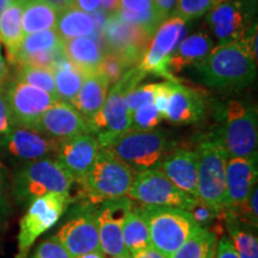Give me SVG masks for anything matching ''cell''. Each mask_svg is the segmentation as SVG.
<instances>
[{
  "label": "cell",
  "mask_w": 258,
  "mask_h": 258,
  "mask_svg": "<svg viewBox=\"0 0 258 258\" xmlns=\"http://www.w3.org/2000/svg\"><path fill=\"white\" fill-rule=\"evenodd\" d=\"M32 129L55 140L92 134L91 125L70 103L57 101L42 114Z\"/></svg>",
  "instance_id": "cell-18"
},
{
  "label": "cell",
  "mask_w": 258,
  "mask_h": 258,
  "mask_svg": "<svg viewBox=\"0 0 258 258\" xmlns=\"http://www.w3.org/2000/svg\"><path fill=\"white\" fill-rule=\"evenodd\" d=\"M54 80L57 99L72 104L83 84L84 73L64 59L54 69Z\"/></svg>",
  "instance_id": "cell-32"
},
{
  "label": "cell",
  "mask_w": 258,
  "mask_h": 258,
  "mask_svg": "<svg viewBox=\"0 0 258 258\" xmlns=\"http://www.w3.org/2000/svg\"><path fill=\"white\" fill-rule=\"evenodd\" d=\"M9 78V70L8 66H6L5 61L3 60L2 53H0V90L4 88L6 84V80Z\"/></svg>",
  "instance_id": "cell-53"
},
{
  "label": "cell",
  "mask_w": 258,
  "mask_h": 258,
  "mask_svg": "<svg viewBox=\"0 0 258 258\" xmlns=\"http://www.w3.org/2000/svg\"><path fill=\"white\" fill-rule=\"evenodd\" d=\"M167 144L166 133L163 129H129L112 138L103 148L110 151L134 172H139L159 166L166 154Z\"/></svg>",
  "instance_id": "cell-7"
},
{
  "label": "cell",
  "mask_w": 258,
  "mask_h": 258,
  "mask_svg": "<svg viewBox=\"0 0 258 258\" xmlns=\"http://www.w3.org/2000/svg\"><path fill=\"white\" fill-rule=\"evenodd\" d=\"M57 146L59 140L22 125H16L0 144V148H3L8 156L24 163L49 158L50 154H55Z\"/></svg>",
  "instance_id": "cell-19"
},
{
  "label": "cell",
  "mask_w": 258,
  "mask_h": 258,
  "mask_svg": "<svg viewBox=\"0 0 258 258\" xmlns=\"http://www.w3.org/2000/svg\"><path fill=\"white\" fill-rule=\"evenodd\" d=\"M15 0H0V14H2L4 10L8 8L9 5H11Z\"/></svg>",
  "instance_id": "cell-54"
},
{
  "label": "cell",
  "mask_w": 258,
  "mask_h": 258,
  "mask_svg": "<svg viewBox=\"0 0 258 258\" xmlns=\"http://www.w3.org/2000/svg\"><path fill=\"white\" fill-rule=\"evenodd\" d=\"M132 258H166L163 253L154 249L153 246L145 247V249L138 251L132 254Z\"/></svg>",
  "instance_id": "cell-50"
},
{
  "label": "cell",
  "mask_w": 258,
  "mask_h": 258,
  "mask_svg": "<svg viewBox=\"0 0 258 258\" xmlns=\"http://www.w3.org/2000/svg\"><path fill=\"white\" fill-rule=\"evenodd\" d=\"M74 179L55 158H43L24 163L11 179V195L19 206L50 192H70Z\"/></svg>",
  "instance_id": "cell-2"
},
{
  "label": "cell",
  "mask_w": 258,
  "mask_h": 258,
  "mask_svg": "<svg viewBox=\"0 0 258 258\" xmlns=\"http://www.w3.org/2000/svg\"><path fill=\"white\" fill-rule=\"evenodd\" d=\"M134 176L135 172L132 167L110 151L101 148L91 171L79 183L83 200L101 203L105 200L127 196Z\"/></svg>",
  "instance_id": "cell-5"
},
{
  "label": "cell",
  "mask_w": 258,
  "mask_h": 258,
  "mask_svg": "<svg viewBox=\"0 0 258 258\" xmlns=\"http://www.w3.org/2000/svg\"><path fill=\"white\" fill-rule=\"evenodd\" d=\"M156 84H146V85L135 88L125 96V104L129 111L133 114L135 110H138L141 106L146 104H152L153 103V95Z\"/></svg>",
  "instance_id": "cell-40"
},
{
  "label": "cell",
  "mask_w": 258,
  "mask_h": 258,
  "mask_svg": "<svg viewBox=\"0 0 258 258\" xmlns=\"http://www.w3.org/2000/svg\"><path fill=\"white\" fill-rule=\"evenodd\" d=\"M122 239L125 251L131 256L145 247L151 246L148 226L143 215L135 207L125 217L123 230H122Z\"/></svg>",
  "instance_id": "cell-31"
},
{
  "label": "cell",
  "mask_w": 258,
  "mask_h": 258,
  "mask_svg": "<svg viewBox=\"0 0 258 258\" xmlns=\"http://www.w3.org/2000/svg\"><path fill=\"white\" fill-rule=\"evenodd\" d=\"M153 8H156L153 0H120L121 10H127L135 14L147 11Z\"/></svg>",
  "instance_id": "cell-46"
},
{
  "label": "cell",
  "mask_w": 258,
  "mask_h": 258,
  "mask_svg": "<svg viewBox=\"0 0 258 258\" xmlns=\"http://www.w3.org/2000/svg\"><path fill=\"white\" fill-rule=\"evenodd\" d=\"M127 198L146 206H164L189 211L198 199L186 195L158 167L135 172Z\"/></svg>",
  "instance_id": "cell-12"
},
{
  "label": "cell",
  "mask_w": 258,
  "mask_h": 258,
  "mask_svg": "<svg viewBox=\"0 0 258 258\" xmlns=\"http://www.w3.org/2000/svg\"><path fill=\"white\" fill-rule=\"evenodd\" d=\"M171 82V97L165 120L172 124L186 125L199 122L205 115V102L202 96L189 86L183 85L177 79Z\"/></svg>",
  "instance_id": "cell-22"
},
{
  "label": "cell",
  "mask_w": 258,
  "mask_h": 258,
  "mask_svg": "<svg viewBox=\"0 0 258 258\" xmlns=\"http://www.w3.org/2000/svg\"><path fill=\"white\" fill-rule=\"evenodd\" d=\"M153 3L159 14L163 16V18L166 19L175 10L177 0H153Z\"/></svg>",
  "instance_id": "cell-48"
},
{
  "label": "cell",
  "mask_w": 258,
  "mask_h": 258,
  "mask_svg": "<svg viewBox=\"0 0 258 258\" xmlns=\"http://www.w3.org/2000/svg\"><path fill=\"white\" fill-rule=\"evenodd\" d=\"M220 2H224V0H219V3H220Z\"/></svg>",
  "instance_id": "cell-56"
},
{
  "label": "cell",
  "mask_w": 258,
  "mask_h": 258,
  "mask_svg": "<svg viewBox=\"0 0 258 258\" xmlns=\"http://www.w3.org/2000/svg\"><path fill=\"white\" fill-rule=\"evenodd\" d=\"M185 36V22L172 16L153 35L146 53L138 64L145 73L173 80L172 73L169 70V61L177 44Z\"/></svg>",
  "instance_id": "cell-13"
},
{
  "label": "cell",
  "mask_w": 258,
  "mask_h": 258,
  "mask_svg": "<svg viewBox=\"0 0 258 258\" xmlns=\"http://www.w3.org/2000/svg\"><path fill=\"white\" fill-rule=\"evenodd\" d=\"M16 80L43 90V91L48 92L57 99L54 72L51 70L36 69V67L30 66H19Z\"/></svg>",
  "instance_id": "cell-34"
},
{
  "label": "cell",
  "mask_w": 258,
  "mask_h": 258,
  "mask_svg": "<svg viewBox=\"0 0 258 258\" xmlns=\"http://www.w3.org/2000/svg\"><path fill=\"white\" fill-rule=\"evenodd\" d=\"M80 201L82 202L70 212L67 221L54 235L72 258L101 251L97 227L98 206L88 200Z\"/></svg>",
  "instance_id": "cell-10"
},
{
  "label": "cell",
  "mask_w": 258,
  "mask_h": 258,
  "mask_svg": "<svg viewBox=\"0 0 258 258\" xmlns=\"http://www.w3.org/2000/svg\"><path fill=\"white\" fill-rule=\"evenodd\" d=\"M22 15H23L22 6L17 0H15L0 14V41L5 44L8 49L10 62L14 60L24 37Z\"/></svg>",
  "instance_id": "cell-28"
},
{
  "label": "cell",
  "mask_w": 258,
  "mask_h": 258,
  "mask_svg": "<svg viewBox=\"0 0 258 258\" xmlns=\"http://www.w3.org/2000/svg\"><path fill=\"white\" fill-rule=\"evenodd\" d=\"M11 198V180L8 170L0 161V230L4 227L12 213Z\"/></svg>",
  "instance_id": "cell-39"
},
{
  "label": "cell",
  "mask_w": 258,
  "mask_h": 258,
  "mask_svg": "<svg viewBox=\"0 0 258 258\" xmlns=\"http://www.w3.org/2000/svg\"><path fill=\"white\" fill-rule=\"evenodd\" d=\"M214 258H239V256L235 252L233 245L231 244L230 239L227 237H225V235H222L218 241Z\"/></svg>",
  "instance_id": "cell-47"
},
{
  "label": "cell",
  "mask_w": 258,
  "mask_h": 258,
  "mask_svg": "<svg viewBox=\"0 0 258 258\" xmlns=\"http://www.w3.org/2000/svg\"><path fill=\"white\" fill-rule=\"evenodd\" d=\"M134 207L133 201L127 196L105 200L97 208V227H98L99 247L108 257L128 253L122 239V230L125 217Z\"/></svg>",
  "instance_id": "cell-14"
},
{
  "label": "cell",
  "mask_w": 258,
  "mask_h": 258,
  "mask_svg": "<svg viewBox=\"0 0 258 258\" xmlns=\"http://www.w3.org/2000/svg\"><path fill=\"white\" fill-rule=\"evenodd\" d=\"M55 30L62 40L88 36L95 31V23L90 15L72 6L57 16Z\"/></svg>",
  "instance_id": "cell-29"
},
{
  "label": "cell",
  "mask_w": 258,
  "mask_h": 258,
  "mask_svg": "<svg viewBox=\"0 0 258 258\" xmlns=\"http://www.w3.org/2000/svg\"><path fill=\"white\" fill-rule=\"evenodd\" d=\"M224 128L219 131L228 157H250L257 153V108L231 101L225 108Z\"/></svg>",
  "instance_id": "cell-9"
},
{
  "label": "cell",
  "mask_w": 258,
  "mask_h": 258,
  "mask_svg": "<svg viewBox=\"0 0 258 258\" xmlns=\"http://www.w3.org/2000/svg\"><path fill=\"white\" fill-rule=\"evenodd\" d=\"M188 212H190L194 220L198 222L200 227L205 228H208L215 221L218 214L220 213V211L212 208L211 206L206 205L205 202L200 201V200H196V202L194 203V206Z\"/></svg>",
  "instance_id": "cell-42"
},
{
  "label": "cell",
  "mask_w": 258,
  "mask_h": 258,
  "mask_svg": "<svg viewBox=\"0 0 258 258\" xmlns=\"http://www.w3.org/2000/svg\"><path fill=\"white\" fill-rule=\"evenodd\" d=\"M159 169L173 185L185 192L186 195L198 199V151L178 148L172 153L165 154V157L161 160Z\"/></svg>",
  "instance_id": "cell-21"
},
{
  "label": "cell",
  "mask_w": 258,
  "mask_h": 258,
  "mask_svg": "<svg viewBox=\"0 0 258 258\" xmlns=\"http://www.w3.org/2000/svg\"><path fill=\"white\" fill-rule=\"evenodd\" d=\"M137 209L148 226L151 246L166 258L172 256L200 227L185 209L146 205Z\"/></svg>",
  "instance_id": "cell-3"
},
{
  "label": "cell",
  "mask_w": 258,
  "mask_h": 258,
  "mask_svg": "<svg viewBox=\"0 0 258 258\" xmlns=\"http://www.w3.org/2000/svg\"><path fill=\"white\" fill-rule=\"evenodd\" d=\"M22 6V27L25 35L55 28L59 12L44 0H17Z\"/></svg>",
  "instance_id": "cell-27"
},
{
  "label": "cell",
  "mask_w": 258,
  "mask_h": 258,
  "mask_svg": "<svg viewBox=\"0 0 258 258\" xmlns=\"http://www.w3.org/2000/svg\"><path fill=\"white\" fill-rule=\"evenodd\" d=\"M101 9L104 14H115L120 9V0H102Z\"/></svg>",
  "instance_id": "cell-51"
},
{
  "label": "cell",
  "mask_w": 258,
  "mask_h": 258,
  "mask_svg": "<svg viewBox=\"0 0 258 258\" xmlns=\"http://www.w3.org/2000/svg\"><path fill=\"white\" fill-rule=\"evenodd\" d=\"M218 240L208 228L199 227L170 258H214Z\"/></svg>",
  "instance_id": "cell-30"
},
{
  "label": "cell",
  "mask_w": 258,
  "mask_h": 258,
  "mask_svg": "<svg viewBox=\"0 0 258 258\" xmlns=\"http://www.w3.org/2000/svg\"><path fill=\"white\" fill-rule=\"evenodd\" d=\"M0 53H2V50H0Z\"/></svg>",
  "instance_id": "cell-57"
},
{
  "label": "cell",
  "mask_w": 258,
  "mask_h": 258,
  "mask_svg": "<svg viewBox=\"0 0 258 258\" xmlns=\"http://www.w3.org/2000/svg\"><path fill=\"white\" fill-rule=\"evenodd\" d=\"M203 82L220 91H239L256 78L257 63L237 42L213 48L205 59L194 64Z\"/></svg>",
  "instance_id": "cell-1"
},
{
  "label": "cell",
  "mask_w": 258,
  "mask_h": 258,
  "mask_svg": "<svg viewBox=\"0 0 258 258\" xmlns=\"http://www.w3.org/2000/svg\"><path fill=\"white\" fill-rule=\"evenodd\" d=\"M44 2L48 3L50 6H53V8L55 9L59 14L60 12L64 11V10L74 6L73 0H44Z\"/></svg>",
  "instance_id": "cell-52"
},
{
  "label": "cell",
  "mask_w": 258,
  "mask_h": 258,
  "mask_svg": "<svg viewBox=\"0 0 258 258\" xmlns=\"http://www.w3.org/2000/svg\"><path fill=\"white\" fill-rule=\"evenodd\" d=\"M253 6L244 0H224L209 11L207 22L221 43L238 41L251 27Z\"/></svg>",
  "instance_id": "cell-16"
},
{
  "label": "cell",
  "mask_w": 258,
  "mask_h": 258,
  "mask_svg": "<svg viewBox=\"0 0 258 258\" xmlns=\"http://www.w3.org/2000/svg\"><path fill=\"white\" fill-rule=\"evenodd\" d=\"M225 228L228 239L239 258H258V240L253 226L240 220L233 213L226 211Z\"/></svg>",
  "instance_id": "cell-26"
},
{
  "label": "cell",
  "mask_w": 258,
  "mask_h": 258,
  "mask_svg": "<svg viewBox=\"0 0 258 258\" xmlns=\"http://www.w3.org/2000/svg\"><path fill=\"white\" fill-rule=\"evenodd\" d=\"M198 199L217 211L226 208V165L228 154L220 133L209 134L198 147Z\"/></svg>",
  "instance_id": "cell-6"
},
{
  "label": "cell",
  "mask_w": 258,
  "mask_h": 258,
  "mask_svg": "<svg viewBox=\"0 0 258 258\" xmlns=\"http://www.w3.org/2000/svg\"><path fill=\"white\" fill-rule=\"evenodd\" d=\"M16 127L10 112L8 102H6L4 91L0 90V144L5 140L6 137L11 133L12 129Z\"/></svg>",
  "instance_id": "cell-44"
},
{
  "label": "cell",
  "mask_w": 258,
  "mask_h": 258,
  "mask_svg": "<svg viewBox=\"0 0 258 258\" xmlns=\"http://www.w3.org/2000/svg\"><path fill=\"white\" fill-rule=\"evenodd\" d=\"M213 49V40L205 32H198L180 42L169 61V70L180 72L190 64H196Z\"/></svg>",
  "instance_id": "cell-25"
},
{
  "label": "cell",
  "mask_w": 258,
  "mask_h": 258,
  "mask_svg": "<svg viewBox=\"0 0 258 258\" xmlns=\"http://www.w3.org/2000/svg\"><path fill=\"white\" fill-rule=\"evenodd\" d=\"M171 82L156 84L154 88V95H153V105L156 106L157 111L159 112L161 118L166 117L167 106H169V101L171 97Z\"/></svg>",
  "instance_id": "cell-43"
},
{
  "label": "cell",
  "mask_w": 258,
  "mask_h": 258,
  "mask_svg": "<svg viewBox=\"0 0 258 258\" xmlns=\"http://www.w3.org/2000/svg\"><path fill=\"white\" fill-rule=\"evenodd\" d=\"M217 4H219V0H177L172 16L184 22L191 21L207 14Z\"/></svg>",
  "instance_id": "cell-35"
},
{
  "label": "cell",
  "mask_w": 258,
  "mask_h": 258,
  "mask_svg": "<svg viewBox=\"0 0 258 258\" xmlns=\"http://www.w3.org/2000/svg\"><path fill=\"white\" fill-rule=\"evenodd\" d=\"M129 67L120 57L111 53H104L102 62L98 67V72L102 73L108 80L109 85H114L120 80Z\"/></svg>",
  "instance_id": "cell-38"
},
{
  "label": "cell",
  "mask_w": 258,
  "mask_h": 258,
  "mask_svg": "<svg viewBox=\"0 0 258 258\" xmlns=\"http://www.w3.org/2000/svg\"><path fill=\"white\" fill-rule=\"evenodd\" d=\"M72 202L70 192H50L32 201L19 222L16 258H28L36 239L60 220Z\"/></svg>",
  "instance_id": "cell-8"
},
{
  "label": "cell",
  "mask_w": 258,
  "mask_h": 258,
  "mask_svg": "<svg viewBox=\"0 0 258 258\" xmlns=\"http://www.w3.org/2000/svg\"><path fill=\"white\" fill-rule=\"evenodd\" d=\"M104 53L118 56L129 69L137 67L146 53L153 35L117 14L109 15L102 30Z\"/></svg>",
  "instance_id": "cell-11"
},
{
  "label": "cell",
  "mask_w": 258,
  "mask_h": 258,
  "mask_svg": "<svg viewBox=\"0 0 258 258\" xmlns=\"http://www.w3.org/2000/svg\"><path fill=\"white\" fill-rule=\"evenodd\" d=\"M4 91L12 120L16 125L32 128L42 114L57 102L55 97L43 90L21 83H9Z\"/></svg>",
  "instance_id": "cell-15"
},
{
  "label": "cell",
  "mask_w": 258,
  "mask_h": 258,
  "mask_svg": "<svg viewBox=\"0 0 258 258\" xmlns=\"http://www.w3.org/2000/svg\"><path fill=\"white\" fill-rule=\"evenodd\" d=\"M108 89V80L98 71L84 76L83 84L72 102V105L89 123H91L104 105Z\"/></svg>",
  "instance_id": "cell-23"
},
{
  "label": "cell",
  "mask_w": 258,
  "mask_h": 258,
  "mask_svg": "<svg viewBox=\"0 0 258 258\" xmlns=\"http://www.w3.org/2000/svg\"><path fill=\"white\" fill-rule=\"evenodd\" d=\"M62 50L67 60L83 72L84 76L97 72L104 55L99 44L90 37L62 40Z\"/></svg>",
  "instance_id": "cell-24"
},
{
  "label": "cell",
  "mask_w": 258,
  "mask_h": 258,
  "mask_svg": "<svg viewBox=\"0 0 258 258\" xmlns=\"http://www.w3.org/2000/svg\"><path fill=\"white\" fill-rule=\"evenodd\" d=\"M61 44H62V38L59 36L55 29H48V30L27 35L22 40L21 46H19L17 53H16L11 63H14L15 60L19 56L36 53V51L53 49V48L59 47Z\"/></svg>",
  "instance_id": "cell-33"
},
{
  "label": "cell",
  "mask_w": 258,
  "mask_h": 258,
  "mask_svg": "<svg viewBox=\"0 0 258 258\" xmlns=\"http://www.w3.org/2000/svg\"><path fill=\"white\" fill-rule=\"evenodd\" d=\"M31 258H72L66 249L55 238L41 241L34 251Z\"/></svg>",
  "instance_id": "cell-41"
},
{
  "label": "cell",
  "mask_w": 258,
  "mask_h": 258,
  "mask_svg": "<svg viewBox=\"0 0 258 258\" xmlns=\"http://www.w3.org/2000/svg\"><path fill=\"white\" fill-rule=\"evenodd\" d=\"M235 42L257 63V24L254 23V25H251L245 31L243 37Z\"/></svg>",
  "instance_id": "cell-45"
},
{
  "label": "cell",
  "mask_w": 258,
  "mask_h": 258,
  "mask_svg": "<svg viewBox=\"0 0 258 258\" xmlns=\"http://www.w3.org/2000/svg\"><path fill=\"white\" fill-rule=\"evenodd\" d=\"M146 77L139 67H132L117 83L112 85L106 95L104 105L91 121L92 134L103 148L112 138L117 137L132 128V112L125 104V96L138 86Z\"/></svg>",
  "instance_id": "cell-4"
},
{
  "label": "cell",
  "mask_w": 258,
  "mask_h": 258,
  "mask_svg": "<svg viewBox=\"0 0 258 258\" xmlns=\"http://www.w3.org/2000/svg\"><path fill=\"white\" fill-rule=\"evenodd\" d=\"M257 153L228 158L226 165V208L243 206L257 186Z\"/></svg>",
  "instance_id": "cell-20"
},
{
  "label": "cell",
  "mask_w": 258,
  "mask_h": 258,
  "mask_svg": "<svg viewBox=\"0 0 258 258\" xmlns=\"http://www.w3.org/2000/svg\"><path fill=\"white\" fill-rule=\"evenodd\" d=\"M116 14L123 18L124 21L131 22V23H134L139 25V27L145 29V30L150 32L151 35L156 34V31L158 30V28H159L161 22L165 21L156 8L147 10V11L144 12H139V14L127 11V10L118 9Z\"/></svg>",
  "instance_id": "cell-36"
},
{
  "label": "cell",
  "mask_w": 258,
  "mask_h": 258,
  "mask_svg": "<svg viewBox=\"0 0 258 258\" xmlns=\"http://www.w3.org/2000/svg\"><path fill=\"white\" fill-rule=\"evenodd\" d=\"M99 150L93 134L76 135L59 141L55 160L72 176L74 182L80 183L91 171Z\"/></svg>",
  "instance_id": "cell-17"
},
{
  "label": "cell",
  "mask_w": 258,
  "mask_h": 258,
  "mask_svg": "<svg viewBox=\"0 0 258 258\" xmlns=\"http://www.w3.org/2000/svg\"><path fill=\"white\" fill-rule=\"evenodd\" d=\"M74 6L82 10L84 12H93L101 5L102 0H73Z\"/></svg>",
  "instance_id": "cell-49"
},
{
  "label": "cell",
  "mask_w": 258,
  "mask_h": 258,
  "mask_svg": "<svg viewBox=\"0 0 258 258\" xmlns=\"http://www.w3.org/2000/svg\"><path fill=\"white\" fill-rule=\"evenodd\" d=\"M161 117L156 106L146 104L132 114V128L134 131H151L160 123Z\"/></svg>",
  "instance_id": "cell-37"
},
{
  "label": "cell",
  "mask_w": 258,
  "mask_h": 258,
  "mask_svg": "<svg viewBox=\"0 0 258 258\" xmlns=\"http://www.w3.org/2000/svg\"><path fill=\"white\" fill-rule=\"evenodd\" d=\"M111 258H132V256L129 253H125V254H120V256H115Z\"/></svg>",
  "instance_id": "cell-55"
}]
</instances>
